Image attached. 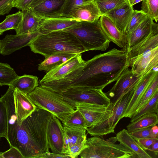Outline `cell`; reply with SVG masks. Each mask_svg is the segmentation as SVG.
<instances>
[{"instance_id":"cell-1","label":"cell","mask_w":158,"mask_h":158,"mask_svg":"<svg viewBox=\"0 0 158 158\" xmlns=\"http://www.w3.org/2000/svg\"><path fill=\"white\" fill-rule=\"evenodd\" d=\"M129 67V59L126 51L124 49L113 48L85 61L84 66L76 79L61 92L77 87L103 90L108 85L116 81Z\"/></svg>"},{"instance_id":"cell-2","label":"cell","mask_w":158,"mask_h":158,"mask_svg":"<svg viewBox=\"0 0 158 158\" xmlns=\"http://www.w3.org/2000/svg\"><path fill=\"white\" fill-rule=\"evenodd\" d=\"M54 115L37 107L21 125L18 123L14 125L12 137L16 139L17 145L24 158H35L40 154L49 152L48 128Z\"/></svg>"},{"instance_id":"cell-3","label":"cell","mask_w":158,"mask_h":158,"mask_svg":"<svg viewBox=\"0 0 158 158\" xmlns=\"http://www.w3.org/2000/svg\"><path fill=\"white\" fill-rule=\"evenodd\" d=\"M28 46L32 52L45 57L55 53L77 54L86 51L75 35L65 30L39 33Z\"/></svg>"},{"instance_id":"cell-4","label":"cell","mask_w":158,"mask_h":158,"mask_svg":"<svg viewBox=\"0 0 158 158\" xmlns=\"http://www.w3.org/2000/svg\"><path fill=\"white\" fill-rule=\"evenodd\" d=\"M85 61L77 54L60 65L47 72L39 85L59 93L75 81L82 71Z\"/></svg>"},{"instance_id":"cell-5","label":"cell","mask_w":158,"mask_h":158,"mask_svg":"<svg viewBox=\"0 0 158 158\" xmlns=\"http://www.w3.org/2000/svg\"><path fill=\"white\" fill-rule=\"evenodd\" d=\"M117 141L116 136L105 140L93 136L86 139V147L79 156L81 158H138L127 148L116 143Z\"/></svg>"},{"instance_id":"cell-6","label":"cell","mask_w":158,"mask_h":158,"mask_svg":"<svg viewBox=\"0 0 158 158\" xmlns=\"http://www.w3.org/2000/svg\"><path fill=\"white\" fill-rule=\"evenodd\" d=\"M27 95L37 107L51 113L61 122L76 109L59 93L39 85Z\"/></svg>"},{"instance_id":"cell-7","label":"cell","mask_w":158,"mask_h":158,"mask_svg":"<svg viewBox=\"0 0 158 158\" xmlns=\"http://www.w3.org/2000/svg\"><path fill=\"white\" fill-rule=\"evenodd\" d=\"M81 21L80 25L64 30L75 35L86 51L106 50L110 42L102 29L99 19L93 22Z\"/></svg>"},{"instance_id":"cell-8","label":"cell","mask_w":158,"mask_h":158,"mask_svg":"<svg viewBox=\"0 0 158 158\" xmlns=\"http://www.w3.org/2000/svg\"><path fill=\"white\" fill-rule=\"evenodd\" d=\"M136 86L112 103V112L109 117L95 125L87 128L88 133L93 136H102L114 133V129L122 118L125 110L134 93Z\"/></svg>"},{"instance_id":"cell-9","label":"cell","mask_w":158,"mask_h":158,"mask_svg":"<svg viewBox=\"0 0 158 158\" xmlns=\"http://www.w3.org/2000/svg\"><path fill=\"white\" fill-rule=\"evenodd\" d=\"M59 93L66 101L76 108V102H82L108 106L110 99L102 90L87 87H73Z\"/></svg>"},{"instance_id":"cell-10","label":"cell","mask_w":158,"mask_h":158,"mask_svg":"<svg viewBox=\"0 0 158 158\" xmlns=\"http://www.w3.org/2000/svg\"><path fill=\"white\" fill-rule=\"evenodd\" d=\"M144 75H137L133 73L131 69L127 68L116 80L112 87L105 93L110 103H114L135 87Z\"/></svg>"},{"instance_id":"cell-11","label":"cell","mask_w":158,"mask_h":158,"mask_svg":"<svg viewBox=\"0 0 158 158\" xmlns=\"http://www.w3.org/2000/svg\"><path fill=\"white\" fill-rule=\"evenodd\" d=\"M76 109L83 116L87 128L106 119L110 112V104L106 106L90 103L76 102Z\"/></svg>"},{"instance_id":"cell-12","label":"cell","mask_w":158,"mask_h":158,"mask_svg":"<svg viewBox=\"0 0 158 158\" xmlns=\"http://www.w3.org/2000/svg\"><path fill=\"white\" fill-rule=\"evenodd\" d=\"M158 67H156L143 75L136 86L133 94L125 110L123 118H131L135 113L147 90L156 76L158 75Z\"/></svg>"},{"instance_id":"cell-13","label":"cell","mask_w":158,"mask_h":158,"mask_svg":"<svg viewBox=\"0 0 158 158\" xmlns=\"http://www.w3.org/2000/svg\"><path fill=\"white\" fill-rule=\"evenodd\" d=\"M39 32L32 33L7 35L0 40V54L3 56L9 55L29 43L39 34Z\"/></svg>"},{"instance_id":"cell-14","label":"cell","mask_w":158,"mask_h":158,"mask_svg":"<svg viewBox=\"0 0 158 158\" xmlns=\"http://www.w3.org/2000/svg\"><path fill=\"white\" fill-rule=\"evenodd\" d=\"M158 66V47L129 60L133 73L143 75Z\"/></svg>"},{"instance_id":"cell-15","label":"cell","mask_w":158,"mask_h":158,"mask_svg":"<svg viewBox=\"0 0 158 158\" xmlns=\"http://www.w3.org/2000/svg\"><path fill=\"white\" fill-rule=\"evenodd\" d=\"M47 136L48 147L52 152L64 154L63 127L61 121L54 115L49 123Z\"/></svg>"},{"instance_id":"cell-16","label":"cell","mask_w":158,"mask_h":158,"mask_svg":"<svg viewBox=\"0 0 158 158\" xmlns=\"http://www.w3.org/2000/svg\"><path fill=\"white\" fill-rule=\"evenodd\" d=\"M66 0H45L29 8L38 17L45 19L61 17Z\"/></svg>"},{"instance_id":"cell-17","label":"cell","mask_w":158,"mask_h":158,"mask_svg":"<svg viewBox=\"0 0 158 158\" xmlns=\"http://www.w3.org/2000/svg\"><path fill=\"white\" fill-rule=\"evenodd\" d=\"M15 113L18 122L21 125L23 121L30 115L37 106L26 94L17 89L13 93Z\"/></svg>"},{"instance_id":"cell-18","label":"cell","mask_w":158,"mask_h":158,"mask_svg":"<svg viewBox=\"0 0 158 158\" xmlns=\"http://www.w3.org/2000/svg\"><path fill=\"white\" fill-rule=\"evenodd\" d=\"M101 16L96 4L93 1L73 8L64 17L81 21L93 22L99 19Z\"/></svg>"},{"instance_id":"cell-19","label":"cell","mask_w":158,"mask_h":158,"mask_svg":"<svg viewBox=\"0 0 158 158\" xmlns=\"http://www.w3.org/2000/svg\"><path fill=\"white\" fill-rule=\"evenodd\" d=\"M81 21L71 18L61 17L49 18L44 20L39 29L40 34L64 30L80 25Z\"/></svg>"},{"instance_id":"cell-20","label":"cell","mask_w":158,"mask_h":158,"mask_svg":"<svg viewBox=\"0 0 158 158\" xmlns=\"http://www.w3.org/2000/svg\"><path fill=\"white\" fill-rule=\"evenodd\" d=\"M157 47H158V25L155 23L150 34L144 40L126 52L129 61Z\"/></svg>"},{"instance_id":"cell-21","label":"cell","mask_w":158,"mask_h":158,"mask_svg":"<svg viewBox=\"0 0 158 158\" xmlns=\"http://www.w3.org/2000/svg\"><path fill=\"white\" fill-rule=\"evenodd\" d=\"M99 20L102 29L110 42L121 48H125L127 44V36L121 32L112 21L106 15H102Z\"/></svg>"},{"instance_id":"cell-22","label":"cell","mask_w":158,"mask_h":158,"mask_svg":"<svg viewBox=\"0 0 158 158\" xmlns=\"http://www.w3.org/2000/svg\"><path fill=\"white\" fill-rule=\"evenodd\" d=\"M22 18L18 27L15 30L16 34H24L39 32L44 20L38 17L31 10H22Z\"/></svg>"},{"instance_id":"cell-23","label":"cell","mask_w":158,"mask_h":158,"mask_svg":"<svg viewBox=\"0 0 158 158\" xmlns=\"http://www.w3.org/2000/svg\"><path fill=\"white\" fill-rule=\"evenodd\" d=\"M132 7L127 2L119 7L108 12L105 15L112 21L121 32L125 34L126 28L134 10Z\"/></svg>"},{"instance_id":"cell-24","label":"cell","mask_w":158,"mask_h":158,"mask_svg":"<svg viewBox=\"0 0 158 158\" xmlns=\"http://www.w3.org/2000/svg\"><path fill=\"white\" fill-rule=\"evenodd\" d=\"M154 23L153 20L147 16L134 31L128 35L127 44L124 49L126 52L147 37L152 32Z\"/></svg>"},{"instance_id":"cell-25","label":"cell","mask_w":158,"mask_h":158,"mask_svg":"<svg viewBox=\"0 0 158 158\" xmlns=\"http://www.w3.org/2000/svg\"><path fill=\"white\" fill-rule=\"evenodd\" d=\"M118 141L127 148L138 156L139 158H152V157L142 149L137 141L133 138L125 129H123L116 135Z\"/></svg>"},{"instance_id":"cell-26","label":"cell","mask_w":158,"mask_h":158,"mask_svg":"<svg viewBox=\"0 0 158 158\" xmlns=\"http://www.w3.org/2000/svg\"><path fill=\"white\" fill-rule=\"evenodd\" d=\"M76 54L69 53H58L51 55L45 57L44 60L38 65V70L48 72L60 65Z\"/></svg>"},{"instance_id":"cell-27","label":"cell","mask_w":158,"mask_h":158,"mask_svg":"<svg viewBox=\"0 0 158 158\" xmlns=\"http://www.w3.org/2000/svg\"><path fill=\"white\" fill-rule=\"evenodd\" d=\"M10 85L27 95L39 85L38 78L36 76L24 74L19 76Z\"/></svg>"},{"instance_id":"cell-28","label":"cell","mask_w":158,"mask_h":158,"mask_svg":"<svg viewBox=\"0 0 158 158\" xmlns=\"http://www.w3.org/2000/svg\"><path fill=\"white\" fill-rule=\"evenodd\" d=\"M64 137V154H66L73 145L86 137V130L63 126Z\"/></svg>"},{"instance_id":"cell-29","label":"cell","mask_w":158,"mask_h":158,"mask_svg":"<svg viewBox=\"0 0 158 158\" xmlns=\"http://www.w3.org/2000/svg\"><path fill=\"white\" fill-rule=\"evenodd\" d=\"M158 122L157 114H145L129 124L126 127L129 133L138 129L147 128L156 125Z\"/></svg>"},{"instance_id":"cell-30","label":"cell","mask_w":158,"mask_h":158,"mask_svg":"<svg viewBox=\"0 0 158 158\" xmlns=\"http://www.w3.org/2000/svg\"><path fill=\"white\" fill-rule=\"evenodd\" d=\"M61 122L64 126L86 130L87 129L83 116L76 109Z\"/></svg>"},{"instance_id":"cell-31","label":"cell","mask_w":158,"mask_h":158,"mask_svg":"<svg viewBox=\"0 0 158 158\" xmlns=\"http://www.w3.org/2000/svg\"><path fill=\"white\" fill-rule=\"evenodd\" d=\"M158 90L146 105L138 111L135 113L131 118V122H132L142 116L151 113L158 114Z\"/></svg>"},{"instance_id":"cell-32","label":"cell","mask_w":158,"mask_h":158,"mask_svg":"<svg viewBox=\"0 0 158 158\" xmlns=\"http://www.w3.org/2000/svg\"><path fill=\"white\" fill-rule=\"evenodd\" d=\"M19 76L9 64L0 62V86L10 85Z\"/></svg>"},{"instance_id":"cell-33","label":"cell","mask_w":158,"mask_h":158,"mask_svg":"<svg viewBox=\"0 0 158 158\" xmlns=\"http://www.w3.org/2000/svg\"><path fill=\"white\" fill-rule=\"evenodd\" d=\"M22 18V11L19 10L14 14L7 15L5 19L0 23V31H6L16 29Z\"/></svg>"},{"instance_id":"cell-34","label":"cell","mask_w":158,"mask_h":158,"mask_svg":"<svg viewBox=\"0 0 158 158\" xmlns=\"http://www.w3.org/2000/svg\"><path fill=\"white\" fill-rule=\"evenodd\" d=\"M102 15L122 5L127 0H93Z\"/></svg>"},{"instance_id":"cell-35","label":"cell","mask_w":158,"mask_h":158,"mask_svg":"<svg viewBox=\"0 0 158 158\" xmlns=\"http://www.w3.org/2000/svg\"><path fill=\"white\" fill-rule=\"evenodd\" d=\"M147 17V15L141 10H134L125 30V34L127 37Z\"/></svg>"},{"instance_id":"cell-36","label":"cell","mask_w":158,"mask_h":158,"mask_svg":"<svg viewBox=\"0 0 158 158\" xmlns=\"http://www.w3.org/2000/svg\"><path fill=\"white\" fill-rule=\"evenodd\" d=\"M147 16L157 22L158 20V0H143L141 7Z\"/></svg>"},{"instance_id":"cell-37","label":"cell","mask_w":158,"mask_h":158,"mask_svg":"<svg viewBox=\"0 0 158 158\" xmlns=\"http://www.w3.org/2000/svg\"><path fill=\"white\" fill-rule=\"evenodd\" d=\"M158 90V75L151 83L139 103L135 111L137 112L149 101L156 91Z\"/></svg>"},{"instance_id":"cell-38","label":"cell","mask_w":158,"mask_h":158,"mask_svg":"<svg viewBox=\"0 0 158 158\" xmlns=\"http://www.w3.org/2000/svg\"><path fill=\"white\" fill-rule=\"evenodd\" d=\"M7 110L4 101L0 98V138H6L7 132Z\"/></svg>"},{"instance_id":"cell-39","label":"cell","mask_w":158,"mask_h":158,"mask_svg":"<svg viewBox=\"0 0 158 158\" xmlns=\"http://www.w3.org/2000/svg\"><path fill=\"white\" fill-rule=\"evenodd\" d=\"M86 137L72 145L69 148L66 154L70 158H75L79 156L82 151L86 147L85 142Z\"/></svg>"},{"instance_id":"cell-40","label":"cell","mask_w":158,"mask_h":158,"mask_svg":"<svg viewBox=\"0 0 158 158\" xmlns=\"http://www.w3.org/2000/svg\"><path fill=\"white\" fill-rule=\"evenodd\" d=\"M93 1V0H66L63 7L61 16H65L73 8Z\"/></svg>"},{"instance_id":"cell-41","label":"cell","mask_w":158,"mask_h":158,"mask_svg":"<svg viewBox=\"0 0 158 158\" xmlns=\"http://www.w3.org/2000/svg\"><path fill=\"white\" fill-rule=\"evenodd\" d=\"M152 127L138 129L129 133L136 141L140 139L152 138L151 133Z\"/></svg>"},{"instance_id":"cell-42","label":"cell","mask_w":158,"mask_h":158,"mask_svg":"<svg viewBox=\"0 0 158 158\" xmlns=\"http://www.w3.org/2000/svg\"><path fill=\"white\" fill-rule=\"evenodd\" d=\"M15 0H0V15L8 13L13 7Z\"/></svg>"},{"instance_id":"cell-43","label":"cell","mask_w":158,"mask_h":158,"mask_svg":"<svg viewBox=\"0 0 158 158\" xmlns=\"http://www.w3.org/2000/svg\"><path fill=\"white\" fill-rule=\"evenodd\" d=\"M2 158H24L19 151L16 148L10 146L7 151L1 153Z\"/></svg>"},{"instance_id":"cell-44","label":"cell","mask_w":158,"mask_h":158,"mask_svg":"<svg viewBox=\"0 0 158 158\" xmlns=\"http://www.w3.org/2000/svg\"><path fill=\"white\" fill-rule=\"evenodd\" d=\"M157 140L158 138H147L139 139L137 142L142 149L147 151L152 144Z\"/></svg>"},{"instance_id":"cell-45","label":"cell","mask_w":158,"mask_h":158,"mask_svg":"<svg viewBox=\"0 0 158 158\" xmlns=\"http://www.w3.org/2000/svg\"><path fill=\"white\" fill-rule=\"evenodd\" d=\"M70 158L68 155L64 154H59L50 152L49 151L37 156L35 158Z\"/></svg>"},{"instance_id":"cell-46","label":"cell","mask_w":158,"mask_h":158,"mask_svg":"<svg viewBox=\"0 0 158 158\" xmlns=\"http://www.w3.org/2000/svg\"><path fill=\"white\" fill-rule=\"evenodd\" d=\"M33 0H15L14 7L22 10L27 9Z\"/></svg>"},{"instance_id":"cell-47","label":"cell","mask_w":158,"mask_h":158,"mask_svg":"<svg viewBox=\"0 0 158 158\" xmlns=\"http://www.w3.org/2000/svg\"><path fill=\"white\" fill-rule=\"evenodd\" d=\"M147 151L154 152L156 155L157 156L158 153V140L153 143Z\"/></svg>"},{"instance_id":"cell-48","label":"cell","mask_w":158,"mask_h":158,"mask_svg":"<svg viewBox=\"0 0 158 158\" xmlns=\"http://www.w3.org/2000/svg\"><path fill=\"white\" fill-rule=\"evenodd\" d=\"M158 127L156 125L152 127L151 129V133L152 138H158Z\"/></svg>"},{"instance_id":"cell-49","label":"cell","mask_w":158,"mask_h":158,"mask_svg":"<svg viewBox=\"0 0 158 158\" xmlns=\"http://www.w3.org/2000/svg\"><path fill=\"white\" fill-rule=\"evenodd\" d=\"M45 0H33L28 8H31Z\"/></svg>"},{"instance_id":"cell-50","label":"cell","mask_w":158,"mask_h":158,"mask_svg":"<svg viewBox=\"0 0 158 158\" xmlns=\"http://www.w3.org/2000/svg\"><path fill=\"white\" fill-rule=\"evenodd\" d=\"M143 0H134L133 2H132V3L131 5V6H133L135 4L142 1Z\"/></svg>"},{"instance_id":"cell-51","label":"cell","mask_w":158,"mask_h":158,"mask_svg":"<svg viewBox=\"0 0 158 158\" xmlns=\"http://www.w3.org/2000/svg\"><path fill=\"white\" fill-rule=\"evenodd\" d=\"M134 0H127L129 4L131 6Z\"/></svg>"},{"instance_id":"cell-52","label":"cell","mask_w":158,"mask_h":158,"mask_svg":"<svg viewBox=\"0 0 158 158\" xmlns=\"http://www.w3.org/2000/svg\"><path fill=\"white\" fill-rule=\"evenodd\" d=\"M4 31H0V35L2 34L3 32H4Z\"/></svg>"},{"instance_id":"cell-53","label":"cell","mask_w":158,"mask_h":158,"mask_svg":"<svg viewBox=\"0 0 158 158\" xmlns=\"http://www.w3.org/2000/svg\"><path fill=\"white\" fill-rule=\"evenodd\" d=\"M1 152H0V158H2V156L1 154Z\"/></svg>"}]
</instances>
